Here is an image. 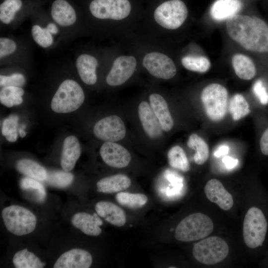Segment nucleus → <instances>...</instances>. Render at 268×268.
Listing matches in <instances>:
<instances>
[{
	"mask_svg": "<svg viewBox=\"0 0 268 268\" xmlns=\"http://www.w3.org/2000/svg\"><path fill=\"white\" fill-rule=\"evenodd\" d=\"M1 215L7 230L15 235L29 234L36 228V216L24 207L17 205L7 206L3 209Z\"/></svg>",
	"mask_w": 268,
	"mask_h": 268,
	"instance_id": "5",
	"label": "nucleus"
},
{
	"mask_svg": "<svg viewBox=\"0 0 268 268\" xmlns=\"http://www.w3.org/2000/svg\"><path fill=\"white\" fill-rule=\"evenodd\" d=\"M229 151V147L225 145H223L218 147L217 150L214 153V155L216 157L226 155Z\"/></svg>",
	"mask_w": 268,
	"mask_h": 268,
	"instance_id": "44",
	"label": "nucleus"
},
{
	"mask_svg": "<svg viewBox=\"0 0 268 268\" xmlns=\"http://www.w3.org/2000/svg\"><path fill=\"white\" fill-rule=\"evenodd\" d=\"M46 28L51 34H56L59 31L58 28L53 23H49Z\"/></svg>",
	"mask_w": 268,
	"mask_h": 268,
	"instance_id": "45",
	"label": "nucleus"
},
{
	"mask_svg": "<svg viewBox=\"0 0 268 268\" xmlns=\"http://www.w3.org/2000/svg\"><path fill=\"white\" fill-rule=\"evenodd\" d=\"M24 76L20 73H13L9 76L0 75V85L1 87L17 86L21 87L25 83Z\"/></svg>",
	"mask_w": 268,
	"mask_h": 268,
	"instance_id": "39",
	"label": "nucleus"
},
{
	"mask_svg": "<svg viewBox=\"0 0 268 268\" xmlns=\"http://www.w3.org/2000/svg\"><path fill=\"white\" fill-rule=\"evenodd\" d=\"M19 134L21 137H24L26 135L25 132L22 129H19Z\"/></svg>",
	"mask_w": 268,
	"mask_h": 268,
	"instance_id": "46",
	"label": "nucleus"
},
{
	"mask_svg": "<svg viewBox=\"0 0 268 268\" xmlns=\"http://www.w3.org/2000/svg\"><path fill=\"white\" fill-rule=\"evenodd\" d=\"M16 168L20 173L39 181H45L47 171L42 165L29 159H22L16 163Z\"/></svg>",
	"mask_w": 268,
	"mask_h": 268,
	"instance_id": "26",
	"label": "nucleus"
},
{
	"mask_svg": "<svg viewBox=\"0 0 268 268\" xmlns=\"http://www.w3.org/2000/svg\"><path fill=\"white\" fill-rule=\"evenodd\" d=\"M97 66V60L87 54L80 55L76 62L77 70L81 80L88 85H93L96 82Z\"/></svg>",
	"mask_w": 268,
	"mask_h": 268,
	"instance_id": "22",
	"label": "nucleus"
},
{
	"mask_svg": "<svg viewBox=\"0 0 268 268\" xmlns=\"http://www.w3.org/2000/svg\"><path fill=\"white\" fill-rule=\"evenodd\" d=\"M12 261L16 268H42L45 266V263L26 248L16 253Z\"/></svg>",
	"mask_w": 268,
	"mask_h": 268,
	"instance_id": "29",
	"label": "nucleus"
},
{
	"mask_svg": "<svg viewBox=\"0 0 268 268\" xmlns=\"http://www.w3.org/2000/svg\"><path fill=\"white\" fill-rule=\"evenodd\" d=\"M229 111L234 121H238L244 118L250 112L247 101L240 94H236L230 99Z\"/></svg>",
	"mask_w": 268,
	"mask_h": 268,
	"instance_id": "30",
	"label": "nucleus"
},
{
	"mask_svg": "<svg viewBox=\"0 0 268 268\" xmlns=\"http://www.w3.org/2000/svg\"><path fill=\"white\" fill-rule=\"evenodd\" d=\"M51 14L54 21L62 26L72 25L76 19L74 8L65 0H56L53 2Z\"/></svg>",
	"mask_w": 268,
	"mask_h": 268,
	"instance_id": "23",
	"label": "nucleus"
},
{
	"mask_svg": "<svg viewBox=\"0 0 268 268\" xmlns=\"http://www.w3.org/2000/svg\"><path fill=\"white\" fill-rule=\"evenodd\" d=\"M81 154V147L76 137L70 135L65 138L61 154V165L63 170H72Z\"/></svg>",
	"mask_w": 268,
	"mask_h": 268,
	"instance_id": "18",
	"label": "nucleus"
},
{
	"mask_svg": "<svg viewBox=\"0 0 268 268\" xmlns=\"http://www.w3.org/2000/svg\"><path fill=\"white\" fill-rule=\"evenodd\" d=\"M222 162L225 164L226 167L228 169L234 168L239 163L238 159L233 158L229 156L224 157L222 159Z\"/></svg>",
	"mask_w": 268,
	"mask_h": 268,
	"instance_id": "43",
	"label": "nucleus"
},
{
	"mask_svg": "<svg viewBox=\"0 0 268 268\" xmlns=\"http://www.w3.org/2000/svg\"><path fill=\"white\" fill-rule=\"evenodd\" d=\"M89 9L97 18L119 20L130 14L131 5L128 0H93Z\"/></svg>",
	"mask_w": 268,
	"mask_h": 268,
	"instance_id": "9",
	"label": "nucleus"
},
{
	"mask_svg": "<svg viewBox=\"0 0 268 268\" xmlns=\"http://www.w3.org/2000/svg\"><path fill=\"white\" fill-rule=\"evenodd\" d=\"M100 154L107 165L117 168L127 167L131 160L128 150L115 142L104 143L100 147Z\"/></svg>",
	"mask_w": 268,
	"mask_h": 268,
	"instance_id": "13",
	"label": "nucleus"
},
{
	"mask_svg": "<svg viewBox=\"0 0 268 268\" xmlns=\"http://www.w3.org/2000/svg\"><path fill=\"white\" fill-rule=\"evenodd\" d=\"M204 193L210 201L217 204L224 210L230 209L234 204L233 197L219 180L212 179L204 187Z\"/></svg>",
	"mask_w": 268,
	"mask_h": 268,
	"instance_id": "15",
	"label": "nucleus"
},
{
	"mask_svg": "<svg viewBox=\"0 0 268 268\" xmlns=\"http://www.w3.org/2000/svg\"><path fill=\"white\" fill-rule=\"evenodd\" d=\"M31 31L33 39L41 47L47 48L52 44L53 37L46 28L35 25L32 27Z\"/></svg>",
	"mask_w": 268,
	"mask_h": 268,
	"instance_id": "38",
	"label": "nucleus"
},
{
	"mask_svg": "<svg viewBox=\"0 0 268 268\" xmlns=\"http://www.w3.org/2000/svg\"><path fill=\"white\" fill-rule=\"evenodd\" d=\"M234 71L240 78L249 80L253 79L257 73V68L252 60L241 54H235L232 59Z\"/></svg>",
	"mask_w": 268,
	"mask_h": 268,
	"instance_id": "25",
	"label": "nucleus"
},
{
	"mask_svg": "<svg viewBox=\"0 0 268 268\" xmlns=\"http://www.w3.org/2000/svg\"><path fill=\"white\" fill-rule=\"evenodd\" d=\"M22 4L21 0H6L0 5V19L5 24H9Z\"/></svg>",
	"mask_w": 268,
	"mask_h": 268,
	"instance_id": "36",
	"label": "nucleus"
},
{
	"mask_svg": "<svg viewBox=\"0 0 268 268\" xmlns=\"http://www.w3.org/2000/svg\"><path fill=\"white\" fill-rule=\"evenodd\" d=\"M229 253L227 242L220 237L211 236L202 239L196 243L193 249V255L199 262L212 265L224 260Z\"/></svg>",
	"mask_w": 268,
	"mask_h": 268,
	"instance_id": "7",
	"label": "nucleus"
},
{
	"mask_svg": "<svg viewBox=\"0 0 268 268\" xmlns=\"http://www.w3.org/2000/svg\"><path fill=\"white\" fill-rule=\"evenodd\" d=\"M136 66V61L133 56H121L115 59L107 75V83L112 86L125 83L133 75Z\"/></svg>",
	"mask_w": 268,
	"mask_h": 268,
	"instance_id": "12",
	"label": "nucleus"
},
{
	"mask_svg": "<svg viewBox=\"0 0 268 268\" xmlns=\"http://www.w3.org/2000/svg\"><path fill=\"white\" fill-rule=\"evenodd\" d=\"M201 99L205 113L212 121L219 122L227 112L228 91L223 85L211 83L202 90Z\"/></svg>",
	"mask_w": 268,
	"mask_h": 268,
	"instance_id": "6",
	"label": "nucleus"
},
{
	"mask_svg": "<svg viewBox=\"0 0 268 268\" xmlns=\"http://www.w3.org/2000/svg\"><path fill=\"white\" fill-rule=\"evenodd\" d=\"M253 91L263 104L268 103V92L261 80H257L253 85Z\"/></svg>",
	"mask_w": 268,
	"mask_h": 268,
	"instance_id": "41",
	"label": "nucleus"
},
{
	"mask_svg": "<svg viewBox=\"0 0 268 268\" xmlns=\"http://www.w3.org/2000/svg\"><path fill=\"white\" fill-rule=\"evenodd\" d=\"M149 102L163 131H170L174 126V121L165 100L160 94L153 93L149 96Z\"/></svg>",
	"mask_w": 268,
	"mask_h": 268,
	"instance_id": "20",
	"label": "nucleus"
},
{
	"mask_svg": "<svg viewBox=\"0 0 268 268\" xmlns=\"http://www.w3.org/2000/svg\"><path fill=\"white\" fill-rule=\"evenodd\" d=\"M211 218L202 213H195L184 218L177 225L175 238L182 242L197 241L208 236L213 230Z\"/></svg>",
	"mask_w": 268,
	"mask_h": 268,
	"instance_id": "3",
	"label": "nucleus"
},
{
	"mask_svg": "<svg viewBox=\"0 0 268 268\" xmlns=\"http://www.w3.org/2000/svg\"><path fill=\"white\" fill-rule=\"evenodd\" d=\"M92 257L87 251L80 249H71L63 254L56 261L54 268H88Z\"/></svg>",
	"mask_w": 268,
	"mask_h": 268,
	"instance_id": "14",
	"label": "nucleus"
},
{
	"mask_svg": "<svg viewBox=\"0 0 268 268\" xmlns=\"http://www.w3.org/2000/svg\"><path fill=\"white\" fill-rule=\"evenodd\" d=\"M131 180L124 174H116L105 177L96 184L97 191L100 193L112 194L125 190L130 187Z\"/></svg>",
	"mask_w": 268,
	"mask_h": 268,
	"instance_id": "24",
	"label": "nucleus"
},
{
	"mask_svg": "<svg viewBox=\"0 0 268 268\" xmlns=\"http://www.w3.org/2000/svg\"><path fill=\"white\" fill-rule=\"evenodd\" d=\"M142 63L149 73L158 78L170 79L177 72L176 67L172 59L162 53H148L144 56Z\"/></svg>",
	"mask_w": 268,
	"mask_h": 268,
	"instance_id": "11",
	"label": "nucleus"
},
{
	"mask_svg": "<svg viewBox=\"0 0 268 268\" xmlns=\"http://www.w3.org/2000/svg\"><path fill=\"white\" fill-rule=\"evenodd\" d=\"M187 145L189 148L196 150L194 160L197 164L202 165L207 161L209 157V147L202 138L193 134L189 137Z\"/></svg>",
	"mask_w": 268,
	"mask_h": 268,
	"instance_id": "28",
	"label": "nucleus"
},
{
	"mask_svg": "<svg viewBox=\"0 0 268 268\" xmlns=\"http://www.w3.org/2000/svg\"><path fill=\"white\" fill-rule=\"evenodd\" d=\"M18 119V116L15 114H11L5 118L2 122V134L9 142H14L17 139Z\"/></svg>",
	"mask_w": 268,
	"mask_h": 268,
	"instance_id": "37",
	"label": "nucleus"
},
{
	"mask_svg": "<svg viewBox=\"0 0 268 268\" xmlns=\"http://www.w3.org/2000/svg\"><path fill=\"white\" fill-rule=\"evenodd\" d=\"M23 94L24 90L20 87H3L0 92V103L7 107L20 105L23 102Z\"/></svg>",
	"mask_w": 268,
	"mask_h": 268,
	"instance_id": "33",
	"label": "nucleus"
},
{
	"mask_svg": "<svg viewBox=\"0 0 268 268\" xmlns=\"http://www.w3.org/2000/svg\"><path fill=\"white\" fill-rule=\"evenodd\" d=\"M261 152L265 156H268V128L263 133L260 141Z\"/></svg>",
	"mask_w": 268,
	"mask_h": 268,
	"instance_id": "42",
	"label": "nucleus"
},
{
	"mask_svg": "<svg viewBox=\"0 0 268 268\" xmlns=\"http://www.w3.org/2000/svg\"><path fill=\"white\" fill-rule=\"evenodd\" d=\"M93 133L99 139L115 142L124 138L126 130L122 119L117 115H111L98 121L94 126Z\"/></svg>",
	"mask_w": 268,
	"mask_h": 268,
	"instance_id": "10",
	"label": "nucleus"
},
{
	"mask_svg": "<svg viewBox=\"0 0 268 268\" xmlns=\"http://www.w3.org/2000/svg\"><path fill=\"white\" fill-rule=\"evenodd\" d=\"M16 49L15 42L6 38L0 39V57L10 55L14 52Z\"/></svg>",
	"mask_w": 268,
	"mask_h": 268,
	"instance_id": "40",
	"label": "nucleus"
},
{
	"mask_svg": "<svg viewBox=\"0 0 268 268\" xmlns=\"http://www.w3.org/2000/svg\"><path fill=\"white\" fill-rule=\"evenodd\" d=\"M98 215L97 213L78 212L73 215L71 222L73 226L85 234L96 236L101 234L102 230L100 226L103 224L102 220Z\"/></svg>",
	"mask_w": 268,
	"mask_h": 268,
	"instance_id": "17",
	"label": "nucleus"
},
{
	"mask_svg": "<svg viewBox=\"0 0 268 268\" xmlns=\"http://www.w3.org/2000/svg\"><path fill=\"white\" fill-rule=\"evenodd\" d=\"M188 9L181 0H170L159 5L154 12L156 22L162 27L171 30L180 27L188 16Z\"/></svg>",
	"mask_w": 268,
	"mask_h": 268,
	"instance_id": "8",
	"label": "nucleus"
},
{
	"mask_svg": "<svg viewBox=\"0 0 268 268\" xmlns=\"http://www.w3.org/2000/svg\"><path fill=\"white\" fill-rule=\"evenodd\" d=\"M242 7L240 0H217L211 6L210 13L215 20H228L237 14Z\"/></svg>",
	"mask_w": 268,
	"mask_h": 268,
	"instance_id": "21",
	"label": "nucleus"
},
{
	"mask_svg": "<svg viewBox=\"0 0 268 268\" xmlns=\"http://www.w3.org/2000/svg\"><path fill=\"white\" fill-rule=\"evenodd\" d=\"M138 113L142 128L147 136L151 138L160 137L163 134V130L150 105L146 101H142L138 106Z\"/></svg>",
	"mask_w": 268,
	"mask_h": 268,
	"instance_id": "16",
	"label": "nucleus"
},
{
	"mask_svg": "<svg viewBox=\"0 0 268 268\" xmlns=\"http://www.w3.org/2000/svg\"><path fill=\"white\" fill-rule=\"evenodd\" d=\"M181 63L187 69L200 73L206 72L211 66L209 60L202 56H186L182 59Z\"/></svg>",
	"mask_w": 268,
	"mask_h": 268,
	"instance_id": "34",
	"label": "nucleus"
},
{
	"mask_svg": "<svg viewBox=\"0 0 268 268\" xmlns=\"http://www.w3.org/2000/svg\"><path fill=\"white\" fill-rule=\"evenodd\" d=\"M84 99V92L77 82L67 79L59 86L52 98L51 107L55 112L67 113L78 109Z\"/></svg>",
	"mask_w": 268,
	"mask_h": 268,
	"instance_id": "4",
	"label": "nucleus"
},
{
	"mask_svg": "<svg viewBox=\"0 0 268 268\" xmlns=\"http://www.w3.org/2000/svg\"><path fill=\"white\" fill-rule=\"evenodd\" d=\"M226 27L231 38L246 50L268 53V24L262 19L237 14L227 20Z\"/></svg>",
	"mask_w": 268,
	"mask_h": 268,
	"instance_id": "1",
	"label": "nucleus"
},
{
	"mask_svg": "<svg viewBox=\"0 0 268 268\" xmlns=\"http://www.w3.org/2000/svg\"><path fill=\"white\" fill-rule=\"evenodd\" d=\"M117 202L123 206L131 209H137L144 205L147 197L144 194L120 192L116 195Z\"/></svg>",
	"mask_w": 268,
	"mask_h": 268,
	"instance_id": "31",
	"label": "nucleus"
},
{
	"mask_svg": "<svg viewBox=\"0 0 268 268\" xmlns=\"http://www.w3.org/2000/svg\"><path fill=\"white\" fill-rule=\"evenodd\" d=\"M268 231V220L263 209L258 206L251 207L245 215L243 235L246 245L255 249L263 247Z\"/></svg>",
	"mask_w": 268,
	"mask_h": 268,
	"instance_id": "2",
	"label": "nucleus"
},
{
	"mask_svg": "<svg viewBox=\"0 0 268 268\" xmlns=\"http://www.w3.org/2000/svg\"><path fill=\"white\" fill-rule=\"evenodd\" d=\"M95 209L99 216L113 225L122 226L126 222V215L124 211L113 202L99 201L96 204Z\"/></svg>",
	"mask_w": 268,
	"mask_h": 268,
	"instance_id": "19",
	"label": "nucleus"
},
{
	"mask_svg": "<svg viewBox=\"0 0 268 268\" xmlns=\"http://www.w3.org/2000/svg\"><path fill=\"white\" fill-rule=\"evenodd\" d=\"M20 187L22 191L32 201L42 202L45 200L46 190L39 181L26 177L20 180Z\"/></svg>",
	"mask_w": 268,
	"mask_h": 268,
	"instance_id": "27",
	"label": "nucleus"
},
{
	"mask_svg": "<svg viewBox=\"0 0 268 268\" xmlns=\"http://www.w3.org/2000/svg\"><path fill=\"white\" fill-rule=\"evenodd\" d=\"M74 176L69 171L54 170L47 171L45 182L48 185L58 188L69 186L73 182Z\"/></svg>",
	"mask_w": 268,
	"mask_h": 268,
	"instance_id": "35",
	"label": "nucleus"
},
{
	"mask_svg": "<svg viewBox=\"0 0 268 268\" xmlns=\"http://www.w3.org/2000/svg\"><path fill=\"white\" fill-rule=\"evenodd\" d=\"M167 157L169 165L173 168L186 172L190 170V164L182 147L176 145L168 151Z\"/></svg>",
	"mask_w": 268,
	"mask_h": 268,
	"instance_id": "32",
	"label": "nucleus"
}]
</instances>
